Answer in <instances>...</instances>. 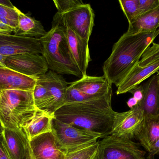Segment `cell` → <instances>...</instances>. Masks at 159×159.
I'll return each instance as SVG.
<instances>
[{
    "label": "cell",
    "mask_w": 159,
    "mask_h": 159,
    "mask_svg": "<svg viewBox=\"0 0 159 159\" xmlns=\"http://www.w3.org/2000/svg\"><path fill=\"white\" fill-rule=\"evenodd\" d=\"M112 90L100 98L66 104L54 113L60 121L102 135L111 134L116 112L112 108Z\"/></svg>",
    "instance_id": "cell-1"
},
{
    "label": "cell",
    "mask_w": 159,
    "mask_h": 159,
    "mask_svg": "<svg viewBox=\"0 0 159 159\" xmlns=\"http://www.w3.org/2000/svg\"><path fill=\"white\" fill-rule=\"evenodd\" d=\"M159 35V29L133 35L123 34L102 66L103 76L108 82L118 87Z\"/></svg>",
    "instance_id": "cell-2"
},
{
    "label": "cell",
    "mask_w": 159,
    "mask_h": 159,
    "mask_svg": "<svg viewBox=\"0 0 159 159\" xmlns=\"http://www.w3.org/2000/svg\"><path fill=\"white\" fill-rule=\"evenodd\" d=\"M40 39L43 48L42 55L47 63L48 69L59 74L82 77L70 50L62 25L52 23L51 30Z\"/></svg>",
    "instance_id": "cell-3"
},
{
    "label": "cell",
    "mask_w": 159,
    "mask_h": 159,
    "mask_svg": "<svg viewBox=\"0 0 159 159\" xmlns=\"http://www.w3.org/2000/svg\"><path fill=\"white\" fill-rule=\"evenodd\" d=\"M33 90L0 91V120L4 129H21L36 113Z\"/></svg>",
    "instance_id": "cell-4"
},
{
    "label": "cell",
    "mask_w": 159,
    "mask_h": 159,
    "mask_svg": "<svg viewBox=\"0 0 159 159\" xmlns=\"http://www.w3.org/2000/svg\"><path fill=\"white\" fill-rule=\"evenodd\" d=\"M159 72V44L153 43L117 87V95L129 92Z\"/></svg>",
    "instance_id": "cell-5"
},
{
    "label": "cell",
    "mask_w": 159,
    "mask_h": 159,
    "mask_svg": "<svg viewBox=\"0 0 159 159\" xmlns=\"http://www.w3.org/2000/svg\"><path fill=\"white\" fill-rule=\"evenodd\" d=\"M52 132L57 144L66 154L97 142L101 134L64 123L53 118Z\"/></svg>",
    "instance_id": "cell-6"
},
{
    "label": "cell",
    "mask_w": 159,
    "mask_h": 159,
    "mask_svg": "<svg viewBox=\"0 0 159 159\" xmlns=\"http://www.w3.org/2000/svg\"><path fill=\"white\" fill-rule=\"evenodd\" d=\"M146 154L137 143L115 135L99 142L98 159H143Z\"/></svg>",
    "instance_id": "cell-7"
},
{
    "label": "cell",
    "mask_w": 159,
    "mask_h": 159,
    "mask_svg": "<svg viewBox=\"0 0 159 159\" xmlns=\"http://www.w3.org/2000/svg\"><path fill=\"white\" fill-rule=\"evenodd\" d=\"M52 23H59L63 26L75 61L81 72L82 77L87 75L89 63L91 61L89 43L82 39L71 28L64 17L59 13L55 14Z\"/></svg>",
    "instance_id": "cell-8"
},
{
    "label": "cell",
    "mask_w": 159,
    "mask_h": 159,
    "mask_svg": "<svg viewBox=\"0 0 159 159\" xmlns=\"http://www.w3.org/2000/svg\"><path fill=\"white\" fill-rule=\"evenodd\" d=\"M5 65L17 72L31 77L43 75L48 70L43 56L33 53H22L7 57Z\"/></svg>",
    "instance_id": "cell-9"
},
{
    "label": "cell",
    "mask_w": 159,
    "mask_h": 159,
    "mask_svg": "<svg viewBox=\"0 0 159 159\" xmlns=\"http://www.w3.org/2000/svg\"><path fill=\"white\" fill-rule=\"evenodd\" d=\"M144 117L138 105L127 112H116L110 135L129 140L135 139Z\"/></svg>",
    "instance_id": "cell-10"
},
{
    "label": "cell",
    "mask_w": 159,
    "mask_h": 159,
    "mask_svg": "<svg viewBox=\"0 0 159 159\" xmlns=\"http://www.w3.org/2000/svg\"><path fill=\"white\" fill-rule=\"evenodd\" d=\"M59 14L64 17L71 28L89 43L94 26L95 17L90 5L83 3L65 13Z\"/></svg>",
    "instance_id": "cell-11"
},
{
    "label": "cell",
    "mask_w": 159,
    "mask_h": 159,
    "mask_svg": "<svg viewBox=\"0 0 159 159\" xmlns=\"http://www.w3.org/2000/svg\"><path fill=\"white\" fill-rule=\"evenodd\" d=\"M36 78L48 90L50 102L46 113L54 116L57 110L66 104L67 90L70 84L62 76L51 70Z\"/></svg>",
    "instance_id": "cell-12"
},
{
    "label": "cell",
    "mask_w": 159,
    "mask_h": 159,
    "mask_svg": "<svg viewBox=\"0 0 159 159\" xmlns=\"http://www.w3.org/2000/svg\"><path fill=\"white\" fill-rule=\"evenodd\" d=\"M40 38L21 37L14 35H0V54L6 56L22 53L42 54Z\"/></svg>",
    "instance_id": "cell-13"
},
{
    "label": "cell",
    "mask_w": 159,
    "mask_h": 159,
    "mask_svg": "<svg viewBox=\"0 0 159 159\" xmlns=\"http://www.w3.org/2000/svg\"><path fill=\"white\" fill-rule=\"evenodd\" d=\"M30 144L34 159H64L66 157L52 132L36 136L30 140Z\"/></svg>",
    "instance_id": "cell-14"
},
{
    "label": "cell",
    "mask_w": 159,
    "mask_h": 159,
    "mask_svg": "<svg viewBox=\"0 0 159 159\" xmlns=\"http://www.w3.org/2000/svg\"><path fill=\"white\" fill-rule=\"evenodd\" d=\"M2 136L12 159L26 158L30 151V140L23 129H4Z\"/></svg>",
    "instance_id": "cell-15"
},
{
    "label": "cell",
    "mask_w": 159,
    "mask_h": 159,
    "mask_svg": "<svg viewBox=\"0 0 159 159\" xmlns=\"http://www.w3.org/2000/svg\"><path fill=\"white\" fill-rule=\"evenodd\" d=\"M70 84L91 99L102 97L112 90V85L104 76L92 77L87 75Z\"/></svg>",
    "instance_id": "cell-16"
},
{
    "label": "cell",
    "mask_w": 159,
    "mask_h": 159,
    "mask_svg": "<svg viewBox=\"0 0 159 159\" xmlns=\"http://www.w3.org/2000/svg\"><path fill=\"white\" fill-rule=\"evenodd\" d=\"M36 77L27 76L7 67H0V91L13 89L33 90Z\"/></svg>",
    "instance_id": "cell-17"
},
{
    "label": "cell",
    "mask_w": 159,
    "mask_h": 159,
    "mask_svg": "<svg viewBox=\"0 0 159 159\" xmlns=\"http://www.w3.org/2000/svg\"><path fill=\"white\" fill-rule=\"evenodd\" d=\"M143 100L138 105L144 116L159 115V81L157 75H153L145 83Z\"/></svg>",
    "instance_id": "cell-18"
},
{
    "label": "cell",
    "mask_w": 159,
    "mask_h": 159,
    "mask_svg": "<svg viewBox=\"0 0 159 159\" xmlns=\"http://www.w3.org/2000/svg\"><path fill=\"white\" fill-rule=\"evenodd\" d=\"M159 28V5L154 9L137 16L129 22L126 34L130 35L152 32Z\"/></svg>",
    "instance_id": "cell-19"
},
{
    "label": "cell",
    "mask_w": 159,
    "mask_h": 159,
    "mask_svg": "<svg viewBox=\"0 0 159 159\" xmlns=\"http://www.w3.org/2000/svg\"><path fill=\"white\" fill-rule=\"evenodd\" d=\"M135 139L148 152L159 139V115L145 116Z\"/></svg>",
    "instance_id": "cell-20"
},
{
    "label": "cell",
    "mask_w": 159,
    "mask_h": 159,
    "mask_svg": "<svg viewBox=\"0 0 159 159\" xmlns=\"http://www.w3.org/2000/svg\"><path fill=\"white\" fill-rule=\"evenodd\" d=\"M18 14L17 27L14 35L21 37L40 38L46 34L43 26L39 21L28 16L17 8Z\"/></svg>",
    "instance_id": "cell-21"
},
{
    "label": "cell",
    "mask_w": 159,
    "mask_h": 159,
    "mask_svg": "<svg viewBox=\"0 0 159 159\" xmlns=\"http://www.w3.org/2000/svg\"><path fill=\"white\" fill-rule=\"evenodd\" d=\"M54 116L37 109L32 119L23 127V129L29 140L47 133L52 132Z\"/></svg>",
    "instance_id": "cell-22"
},
{
    "label": "cell",
    "mask_w": 159,
    "mask_h": 159,
    "mask_svg": "<svg viewBox=\"0 0 159 159\" xmlns=\"http://www.w3.org/2000/svg\"><path fill=\"white\" fill-rule=\"evenodd\" d=\"M33 97L36 109L46 112L50 104V95L47 88L37 78L33 90Z\"/></svg>",
    "instance_id": "cell-23"
},
{
    "label": "cell",
    "mask_w": 159,
    "mask_h": 159,
    "mask_svg": "<svg viewBox=\"0 0 159 159\" xmlns=\"http://www.w3.org/2000/svg\"><path fill=\"white\" fill-rule=\"evenodd\" d=\"M99 141L66 154L64 159H98Z\"/></svg>",
    "instance_id": "cell-24"
},
{
    "label": "cell",
    "mask_w": 159,
    "mask_h": 159,
    "mask_svg": "<svg viewBox=\"0 0 159 159\" xmlns=\"http://www.w3.org/2000/svg\"><path fill=\"white\" fill-rule=\"evenodd\" d=\"M17 7L14 8L0 5V21L16 30L17 27L18 14Z\"/></svg>",
    "instance_id": "cell-25"
},
{
    "label": "cell",
    "mask_w": 159,
    "mask_h": 159,
    "mask_svg": "<svg viewBox=\"0 0 159 159\" xmlns=\"http://www.w3.org/2000/svg\"><path fill=\"white\" fill-rule=\"evenodd\" d=\"M119 2L128 22L138 16L139 0H120Z\"/></svg>",
    "instance_id": "cell-26"
},
{
    "label": "cell",
    "mask_w": 159,
    "mask_h": 159,
    "mask_svg": "<svg viewBox=\"0 0 159 159\" xmlns=\"http://www.w3.org/2000/svg\"><path fill=\"white\" fill-rule=\"evenodd\" d=\"M92 100L86 94L70 84L67 90L66 103L81 102Z\"/></svg>",
    "instance_id": "cell-27"
},
{
    "label": "cell",
    "mask_w": 159,
    "mask_h": 159,
    "mask_svg": "<svg viewBox=\"0 0 159 159\" xmlns=\"http://www.w3.org/2000/svg\"><path fill=\"white\" fill-rule=\"evenodd\" d=\"M53 2L57 10V12L61 14L83 3L80 0H54Z\"/></svg>",
    "instance_id": "cell-28"
},
{
    "label": "cell",
    "mask_w": 159,
    "mask_h": 159,
    "mask_svg": "<svg viewBox=\"0 0 159 159\" xmlns=\"http://www.w3.org/2000/svg\"><path fill=\"white\" fill-rule=\"evenodd\" d=\"M159 5V0H139L138 16L148 12Z\"/></svg>",
    "instance_id": "cell-29"
},
{
    "label": "cell",
    "mask_w": 159,
    "mask_h": 159,
    "mask_svg": "<svg viewBox=\"0 0 159 159\" xmlns=\"http://www.w3.org/2000/svg\"><path fill=\"white\" fill-rule=\"evenodd\" d=\"M130 93L132 94L133 97L136 99L138 102H140L143 100V97L144 88L143 84L137 86L129 91Z\"/></svg>",
    "instance_id": "cell-30"
},
{
    "label": "cell",
    "mask_w": 159,
    "mask_h": 159,
    "mask_svg": "<svg viewBox=\"0 0 159 159\" xmlns=\"http://www.w3.org/2000/svg\"><path fill=\"white\" fill-rule=\"evenodd\" d=\"M0 159H12L4 143L2 134L0 135Z\"/></svg>",
    "instance_id": "cell-31"
},
{
    "label": "cell",
    "mask_w": 159,
    "mask_h": 159,
    "mask_svg": "<svg viewBox=\"0 0 159 159\" xmlns=\"http://www.w3.org/2000/svg\"><path fill=\"white\" fill-rule=\"evenodd\" d=\"M156 155H159V139L152 147L147 159H154Z\"/></svg>",
    "instance_id": "cell-32"
},
{
    "label": "cell",
    "mask_w": 159,
    "mask_h": 159,
    "mask_svg": "<svg viewBox=\"0 0 159 159\" xmlns=\"http://www.w3.org/2000/svg\"><path fill=\"white\" fill-rule=\"evenodd\" d=\"M15 29L0 21V35H11Z\"/></svg>",
    "instance_id": "cell-33"
},
{
    "label": "cell",
    "mask_w": 159,
    "mask_h": 159,
    "mask_svg": "<svg viewBox=\"0 0 159 159\" xmlns=\"http://www.w3.org/2000/svg\"><path fill=\"white\" fill-rule=\"evenodd\" d=\"M138 103H139V102H138V101L136 99H134V97L130 98L127 102V105L130 109L138 105Z\"/></svg>",
    "instance_id": "cell-34"
},
{
    "label": "cell",
    "mask_w": 159,
    "mask_h": 159,
    "mask_svg": "<svg viewBox=\"0 0 159 159\" xmlns=\"http://www.w3.org/2000/svg\"><path fill=\"white\" fill-rule=\"evenodd\" d=\"M0 5H2L4 6L7 7H12V8H14L15 7L11 2L8 0H0Z\"/></svg>",
    "instance_id": "cell-35"
},
{
    "label": "cell",
    "mask_w": 159,
    "mask_h": 159,
    "mask_svg": "<svg viewBox=\"0 0 159 159\" xmlns=\"http://www.w3.org/2000/svg\"><path fill=\"white\" fill-rule=\"evenodd\" d=\"M7 57L0 54V67H6L5 62Z\"/></svg>",
    "instance_id": "cell-36"
},
{
    "label": "cell",
    "mask_w": 159,
    "mask_h": 159,
    "mask_svg": "<svg viewBox=\"0 0 159 159\" xmlns=\"http://www.w3.org/2000/svg\"><path fill=\"white\" fill-rule=\"evenodd\" d=\"M25 159H34L33 158L32 156L30 147V151H29V153H28V155H27V157H26Z\"/></svg>",
    "instance_id": "cell-37"
},
{
    "label": "cell",
    "mask_w": 159,
    "mask_h": 159,
    "mask_svg": "<svg viewBox=\"0 0 159 159\" xmlns=\"http://www.w3.org/2000/svg\"><path fill=\"white\" fill-rule=\"evenodd\" d=\"M4 128L2 124V122H1V120H0V135L2 134L3 132Z\"/></svg>",
    "instance_id": "cell-38"
},
{
    "label": "cell",
    "mask_w": 159,
    "mask_h": 159,
    "mask_svg": "<svg viewBox=\"0 0 159 159\" xmlns=\"http://www.w3.org/2000/svg\"><path fill=\"white\" fill-rule=\"evenodd\" d=\"M157 75L158 77L159 81V72H158L157 73Z\"/></svg>",
    "instance_id": "cell-39"
},
{
    "label": "cell",
    "mask_w": 159,
    "mask_h": 159,
    "mask_svg": "<svg viewBox=\"0 0 159 159\" xmlns=\"http://www.w3.org/2000/svg\"><path fill=\"white\" fill-rule=\"evenodd\" d=\"M146 159L144 158V159Z\"/></svg>",
    "instance_id": "cell-40"
}]
</instances>
